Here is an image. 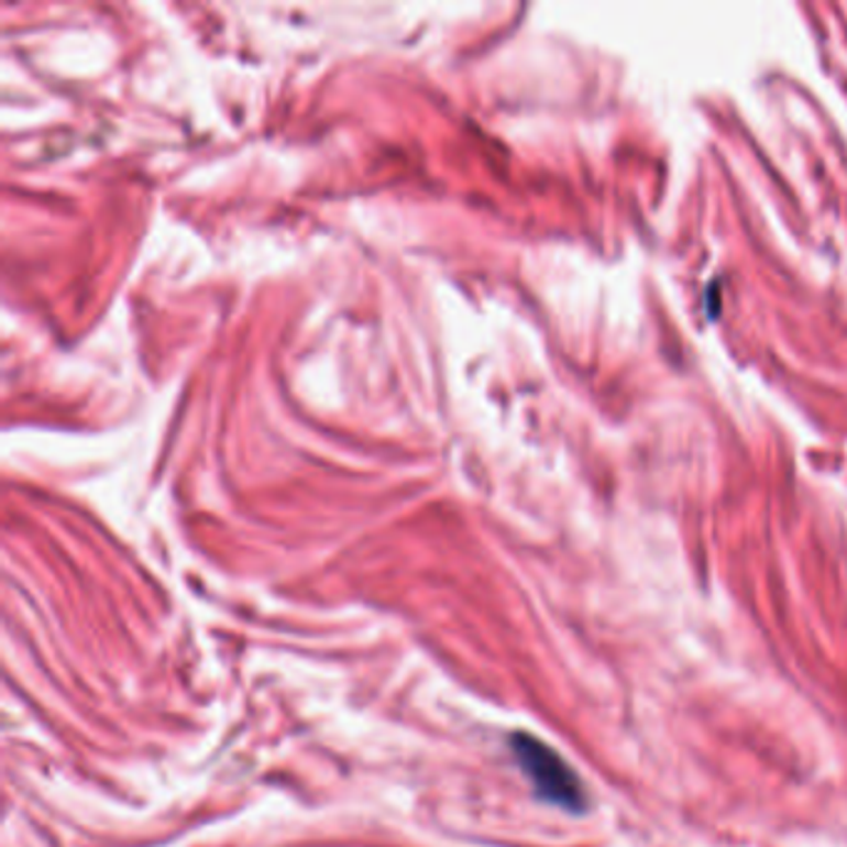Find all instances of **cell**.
I'll return each mask as SVG.
<instances>
[{
	"label": "cell",
	"instance_id": "6da1fadb",
	"mask_svg": "<svg viewBox=\"0 0 847 847\" xmlns=\"http://www.w3.org/2000/svg\"><path fill=\"white\" fill-rule=\"evenodd\" d=\"M513 754L539 798L564 811H582L584 791L580 778L554 748L529 734H515Z\"/></svg>",
	"mask_w": 847,
	"mask_h": 847
}]
</instances>
